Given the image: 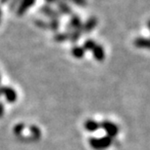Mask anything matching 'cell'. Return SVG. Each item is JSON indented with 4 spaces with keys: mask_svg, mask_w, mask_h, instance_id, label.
Listing matches in <instances>:
<instances>
[{
    "mask_svg": "<svg viewBox=\"0 0 150 150\" xmlns=\"http://www.w3.org/2000/svg\"><path fill=\"white\" fill-rule=\"evenodd\" d=\"M53 38L55 42H58V43H62V42L68 41L69 40V32H56L54 34Z\"/></svg>",
    "mask_w": 150,
    "mask_h": 150,
    "instance_id": "9",
    "label": "cell"
},
{
    "mask_svg": "<svg viewBox=\"0 0 150 150\" xmlns=\"http://www.w3.org/2000/svg\"><path fill=\"white\" fill-rule=\"evenodd\" d=\"M2 96V92H1V88H0V97Z\"/></svg>",
    "mask_w": 150,
    "mask_h": 150,
    "instance_id": "20",
    "label": "cell"
},
{
    "mask_svg": "<svg viewBox=\"0 0 150 150\" xmlns=\"http://www.w3.org/2000/svg\"><path fill=\"white\" fill-rule=\"evenodd\" d=\"M2 16V12H1V9H0V17Z\"/></svg>",
    "mask_w": 150,
    "mask_h": 150,
    "instance_id": "21",
    "label": "cell"
},
{
    "mask_svg": "<svg viewBox=\"0 0 150 150\" xmlns=\"http://www.w3.org/2000/svg\"><path fill=\"white\" fill-rule=\"evenodd\" d=\"M98 43L96 42L95 40H93V39H88V40H86L85 42H84L83 44V49L85 51H93V49L96 47V45H97Z\"/></svg>",
    "mask_w": 150,
    "mask_h": 150,
    "instance_id": "13",
    "label": "cell"
},
{
    "mask_svg": "<svg viewBox=\"0 0 150 150\" xmlns=\"http://www.w3.org/2000/svg\"><path fill=\"white\" fill-rule=\"evenodd\" d=\"M147 26H148V28H149V30H150V20L147 22Z\"/></svg>",
    "mask_w": 150,
    "mask_h": 150,
    "instance_id": "19",
    "label": "cell"
},
{
    "mask_svg": "<svg viewBox=\"0 0 150 150\" xmlns=\"http://www.w3.org/2000/svg\"><path fill=\"white\" fill-rule=\"evenodd\" d=\"M8 1H10V0H0V3H1V4H6Z\"/></svg>",
    "mask_w": 150,
    "mask_h": 150,
    "instance_id": "18",
    "label": "cell"
},
{
    "mask_svg": "<svg viewBox=\"0 0 150 150\" xmlns=\"http://www.w3.org/2000/svg\"><path fill=\"white\" fill-rule=\"evenodd\" d=\"M98 123H97L94 120H88L86 123H85V128L87 129L88 131H96L98 129Z\"/></svg>",
    "mask_w": 150,
    "mask_h": 150,
    "instance_id": "14",
    "label": "cell"
},
{
    "mask_svg": "<svg viewBox=\"0 0 150 150\" xmlns=\"http://www.w3.org/2000/svg\"><path fill=\"white\" fill-rule=\"evenodd\" d=\"M67 1L73 3L74 5L79 6V7H85V6H87V4H88L87 0H67Z\"/></svg>",
    "mask_w": 150,
    "mask_h": 150,
    "instance_id": "15",
    "label": "cell"
},
{
    "mask_svg": "<svg viewBox=\"0 0 150 150\" xmlns=\"http://www.w3.org/2000/svg\"><path fill=\"white\" fill-rule=\"evenodd\" d=\"M57 7H58V12L62 15H70L72 13V9L69 4L65 0H58L57 2Z\"/></svg>",
    "mask_w": 150,
    "mask_h": 150,
    "instance_id": "7",
    "label": "cell"
},
{
    "mask_svg": "<svg viewBox=\"0 0 150 150\" xmlns=\"http://www.w3.org/2000/svg\"><path fill=\"white\" fill-rule=\"evenodd\" d=\"M82 25H83V23H82V21H81V18L78 16V15H73V16L70 18V21L67 25V31L70 32L74 30V29L80 28H82Z\"/></svg>",
    "mask_w": 150,
    "mask_h": 150,
    "instance_id": "5",
    "label": "cell"
},
{
    "mask_svg": "<svg viewBox=\"0 0 150 150\" xmlns=\"http://www.w3.org/2000/svg\"><path fill=\"white\" fill-rule=\"evenodd\" d=\"M1 88L2 96H4L5 100L9 103H15L16 100H18V95L17 92L15 91V89H13L10 86H3L0 87Z\"/></svg>",
    "mask_w": 150,
    "mask_h": 150,
    "instance_id": "2",
    "label": "cell"
},
{
    "mask_svg": "<svg viewBox=\"0 0 150 150\" xmlns=\"http://www.w3.org/2000/svg\"><path fill=\"white\" fill-rule=\"evenodd\" d=\"M39 12H40L42 15H44L45 17H47L49 20H59V17H61V14L59 13L58 10L53 9L48 4L41 6V7L39 8Z\"/></svg>",
    "mask_w": 150,
    "mask_h": 150,
    "instance_id": "1",
    "label": "cell"
},
{
    "mask_svg": "<svg viewBox=\"0 0 150 150\" xmlns=\"http://www.w3.org/2000/svg\"><path fill=\"white\" fill-rule=\"evenodd\" d=\"M44 1L46 2L48 5H53V4H57L58 0H44Z\"/></svg>",
    "mask_w": 150,
    "mask_h": 150,
    "instance_id": "17",
    "label": "cell"
},
{
    "mask_svg": "<svg viewBox=\"0 0 150 150\" xmlns=\"http://www.w3.org/2000/svg\"><path fill=\"white\" fill-rule=\"evenodd\" d=\"M134 45L139 49L150 50V38L137 37L134 40Z\"/></svg>",
    "mask_w": 150,
    "mask_h": 150,
    "instance_id": "8",
    "label": "cell"
},
{
    "mask_svg": "<svg viewBox=\"0 0 150 150\" xmlns=\"http://www.w3.org/2000/svg\"><path fill=\"white\" fill-rule=\"evenodd\" d=\"M36 3V0H22V2L20 3V5L18 6L16 14L18 17L23 16L32 6Z\"/></svg>",
    "mask_w": 150,
    "mask_h": 150,
    "instance_id": "3",
    "label": "cell"
},
{
    "mask_svg": "<svg viewBox=\"0 0 150 150\" xmlns=\"http://www.w3.org/2000/svg\"><path fill=\"white\" fill-rule=\"evenodd\" d=\"M92 53L94 59L98 62H103L105 59V50H104V48L100 44L96 45V47L93 49Z\"/></svg>",
    "mask_w": 150,
    "mask_h": 150,
    "instance_id": "6",
    "label": "cell"
},
{
    "mask_svg": "<svg viewBox=\"0 0 150 150\" xmlns=\"http://www.w3.org/2000/svg\"><path fill=\"white\" fill-rule=\"evenodd\" d=\"M4 113H5V106H4V104H3V103L0 101V118L4 115Z\"/></svg>",
    "mask_w": 150,
    "mask_h": 150,
    "instance_id": "16",
    "label": "cell"
},
{
    "mask_svg": "<svg viewBox=\"0 0 150 150\" xmlns=\"http://www.w3.org/2000/svg\"><path fill=\"white\" fill-rule=\"evenodd\" d=\"M85 52L86 51L83 49V47L80 46H74L71 49V55L75 59H83L84 56H85Z\"/></svg>",
    "mask_w": 150,
    "mask_h": 150,
    "instance_id": "11",
    "label": "cell"
},
{
    "mask_svg": "<svg viewBox=\"0 0 150 150\" xmlns=\"http://www.w3.org/2000/svg\"><path fill=\"white\" fill-rule=\"evenodd\" d=\"M0 23H1V20H0Z\"/></svg>",
    "mask_w": 150,
    "mask_h": 150,
    "instance_id": "23",
    "label": "cell"
},
{
    "mask_svg": "<svg viewBox=\"0 0 150 150\" xmlns=\"http://www.w3.org/2000/svg\"><path fill=\"white\" fill-rule=\"evenodd\" d=\"M82 34H83V28H82L74 29V30L69 32V41L71 42V43H76V42L79 40V38L82 36Z\"/></svg>",
    "mask_w": 150,
    "mask_h": 150,
    "instance_id": "10",
    "label": "cell"
},
{
    "mask_svg": "<svg viewBox=\"0 0 150 150\" xmlns=\"http://www.w3.org/2000/svg\"><path fill=\"white\" fill-rule=\"evenodd\" d=\"M0 83H1V76H0Z\"/></svg>",
    "mask_w": 150,
    "mask_h": 150,
    "instance_id": "22",
    "label": "cell"
},
{
    "mask_svg": "<svg viewBox=\"0 0 150 150\" xmlns=\"http://www.w3.org/2000/svg\"><path fill=\"white\" fill-rule=\"evenodd\" d=\"M103 128L105 129L107 131V133L109 134H112V136H115L116 133H117V127L115 124H113V123L109 122V121H104L103 123Z\"/></svg>",
    "mask_w": 150,
    "mask_h": 150,
    "instance_id": "12",
    "label": "cell"
},
{
    "mask_svg": "<svg viewBox=\"0 0 150 150\" xmlns=\"http://www.w3.org/2000/svg\"><path fill=\"white\" fill-rule=\"evenodd\" d=\"M98 23V20L97 17L92 16L91 18H89V19L86 21V23H83V26H82L83 33H86V34L91 33V32L97 28Z\"/></svg>",
    "mask_w": 150,
    "mask_h": 150,
    "instance_id": "4",
    "label": "cell"
}]
</instances>
